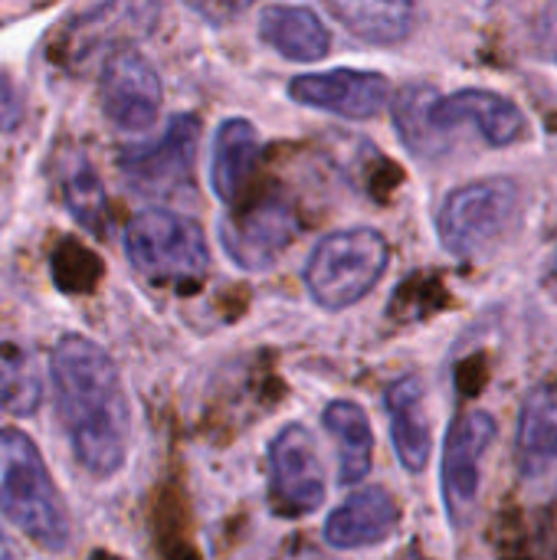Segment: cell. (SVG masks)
I'll return each instance as SVG.
<instances>
[{
  "mask_svg": "<svg viewBox=\"0 0 557 560\" xmlns=\"http://www.w3.org/2000/svg\"><path fill=\"white\" fill-rule=\"evenodd\" d=\"M56 410L76 463L95 476H115L131 446V407L108 351L85 335H66L49 358Z\"/></svg>",
  "mask_w": 557,
  "mask_h": 560,
  "instance_id": "obj_1",
  "label": "cell"
},
{
  "mask_svg": "<svg viewBox=\"0 0 557 560\" xmlns=\"http://www.w3.org/2000/svg\"><path fill=\"white\" fill-rule=\"evenodd\" d=\"M0 512L16 532L46 551H62L69 545V509L43 453L20 430H0Z\"/></svg>",
  "mask_w": 557,
  "mask_h": 560,
  "instance_id": "obj_2",
  "label": "cell"
},
{
  "mask_svg": "<svg viewBox=\"0 0 557 560\" xmlns=\"http://www.w3.org/2000/svg\"><path fill=\"white\" fill-rule=\"evenodd\" d=\"M387 236L371 226H351L318 240L305 262V289L315 305L341 312L358 305L387 272Z\"/></svg>",
  "mask_w": 557,
  "mask_h": 560,
  "instance_id": "obj_3",
  "label": "cell"
},
{
  "mask_svg": "<svg viewBox=\"0 0 557 560\" xmlns=\"http://www.w3.org/2000/svg\"><path fill=\"white\" fill-rule=\"evenodd\" d=\"M125 253L135 272L161 285H194L210 269V249L200 223L164 207L141 210L128 223Z\"/></svg>",
  "mask_w": 557,
  "mask_h": 560,
  "instance_id": "obj_4",
  "label": "cell"
},
{
  "mask_svg": "<svg viewBox=\"0 0 557 560\" xmlns=\"http://www.w3.org/2000/svg\"><path fill=\"white\" fill-rule=\"evenodd\" d=\"M522 190L512 177H483L450 190L437 210V233L450 256L476 259L515 226Z\"/></svg>",
  "mask_w": 557,
  "mask_h": 560,
  "instance_id": "obj_5",
  "label": "cell"
},
{
  "mask_svg": "<svg viewBox=\"0 0 557 560\" xmlns=\"http://www.w3.org/2000/svg\"><path fill=\"white\" fill-rule=\"evenodd\" d=\"M200 125L190 115H174L161 138L148 144L125 148L118 158V171L144 197H177L194 180V154H197Z\"/></svg>",
  "mask_w": 557,
  "mask_h": 560,
  "instance_id": "obj_6",
  "label": "cell"
},
{
  "mask_svg": "<svg viewBox=\"0 0 557 560\" xmlns=\"http://www.w3.org/2000/svg\"><path fill=\"white\" fill-rule=\"evenodd\" d=\"M427 121L440 154L453 148V135L460 128H476L489 148H509L529 128L525 112L509 95H499L492 89H460L450 95L437 92L427 108Z\"/></svg>",
  "mask_w": 557,
  "mask_h": 560,
  "instance_id": "obj_7",
  "label": "cell"
},
{
  "mask_svg": "<svg viewBox=\"0 0 557 560\" xmlns=\"http://www.w3.org/2000/svg\"><path fill=\"white\" fill-rule=\"evenodd\" d=\"M496 440V420L486 410H466L453 420L443 443V505L456 528H463L476 509L483 482V456Z\"/></svg>",
  "mask_w": 557,
  "mask_h": 560,
  "instance_id": "obj_8",
  "label": "cell"
},
{
  "mask_svg": "<svg viewBox=\"0 0 557 560\" xmlns=\"http://www.w3.org/2000/svg\"><path fill=\"white\" fill-rule=\"evenodd\" d=\"M272 502L282 515H309L325 502V466L315 436L302 423L282 427L269 450Z\"/></svg>",
  "mask_w": 557,
  "mask_h": 560,
  "instance_id": "obj_9",
  "label": "cell"
},
{
  "mask_svg": "<svg viewBox=\"0 0 557 560\" xmlns=\"http://www.w3.org/2000/svg\"><path fill=\"white\" fill-rule=\"evenodd\" d=\"M98 98L105 118L121 131H144L158 121L161 112V75L158 69L131 46L115 49L98 79Z\"/></svg>",
  "mask_w": 557,
  "mask_h": 560,
  "instance_id": "obj_10",
  "label": "cell"
},
{
  "mask_svg": "<svg viewBox=\"0 0 557 560\" xmlns=\"http://www.w3.org/2000/svg\"><path fill=\"white\" fill-rule=\"evenodd\" d=\"M295 233V210L279 197H266L246 210H233L220 223V246L236 266L259 272L286 253Z\"/></svg>",
  "mask_w": 557,
  "mask_h": 560,
  "instance_id": "obj_11",
  "label": "cell"
},
{
  "mask_svg": "<svg viewBox=\"0 0 557 560\" xmlns=\"http://www.w3.org/2000/svg\"><path fill=\"white\" fill-rule=\"evenodd\" d=\"M289 98L309 108L364 121L391 105V82L381 72H368V69L305 72L289 82Z\"/></svg>",
  "mask_w": 557,
  "mask_h": 560,
  "instance_id": "obj_12",
  "label": "cell"
},
{
  "mask_svg": "<svg viewBox=\"0 0 557 560\" xmlns=\"http://www.w3.org/2000/svg\"><path fill=\"white\" fill-rule=\"evenodd\" d=\"M515 469L538 499L557 495V387H535L519 413Z\"/></svg>",
  "mask_w": 557,
  "mask_h": 560,
  "instance_id": "obj_13",
  "label": "cell"
},
{
  "mask_svg": "<svg viewBox=\"0 0 557 560\" xmlns=\"http://www.w3.org/2000/svg\"><path fill=\"white\" fill-rule=\"evenodd\" d=\"M401 525V509L387 489L368 486L351 492L328 518H325V541L338 551H361L371 545L387 541Z\"/></svg>",
  "mask_w": 557,
  "mask_h": 560,
  "instance_id": "obj_14",
  "label": "cell"
},
{
  "mask_svg": "<svg viewBox=\"0 0 557 560\" xmlns=\"http://www.w3.org/2000/svg\"><path fill=\"white\" fill-rule=\"evenodd\" d=\"M158 20V0H105L69 30L66 49L72 56H92L98 49H121V43L144 36Z\"/></svg>",
  "mask_w": 557,
  "mask_h": 560,
  "instance_id": "obj_15",
  "label": "cell"
},
{
  "mask_svg": "<svg viewBox=\"0 0 557 560\" xmlns=\"http://www.w3.org/2000/svg\"><path fill=\"white\" fill-rule=\"evenodd\" d=\"M384 410L391 423V440L401 466L407 472H423L433 453V433L427 417V394L417 377H401L384 394Z\"/></svg>",
  "mask_w": 557,
  "mask_h": 560,
  "instance_id": "obj_16",
  "label": "cell"
},
{
  "mask_svg": "<svg viewBox=\"0 0 557 560\" xmlns=\"http://www.w3.org/2000/svg\"><path fill=\"white\" fill-rule=\"evenodd\" d=\"M259 36L279 56L295 62H315L332 49V33L322 23V16L309 7H292V3L266 7L259 16Z\"/></svg>",
  "mask_w": 557,
  "mask_h": 560,
  "instance_id": "obj_17",
  "label": "cell"
},
{
  "mask_svg": "<svg viewBox=\"0 0 557 560\" xmlns=\"http://www.w3.org/2000/svg\"><path fill=\"white\" fill-rule=\"evenodd\" d=\"M259 161V131L246 118H227L213 138L210 187L223 203H236Z\"/></svg>",
  "mask_w": 557,
  "mask_h": 560,
  "instance_id": "obj_18",
  "label": "cell"
},
{
  "mask_svg": "<svg viewBox=\"0 0 557 560\" xmlns=\"http://www.w3.org/2000/svg\"><path fill=\"white\" fill-rule=\"evenodd\" d=\"M351 36L371 46H397L417 26V0H325Z\"/></svg>",
  "mask_w": 557,
  "mask_h": 560,
  "instance_id": "obj_19",
  "label": "cell"
},
{
  "mask_svg": "<svg viewBox=\"0 0 557 560\" xmlns=\"http://www.w3.org/2000/svg\"><path fill=\"white\" fill-rule=\"evenodd\" d=\"M322 423L338 450V482L358 486L371 472L374 433L368 413L355 400H332L322 413Z\"/></svg>",
  "mask_w": 557,
  "mask_h": 560,
  "instance_id": "obj_20",
  "label": "cell"
},
{
  "mask_svg": "<svg viewBox=\"0 0 557 560\" xmlns=\"http://www.w3.org/2000/svg\"><path fill=\"white\" fill-rule=\"evenodd\" d=\"M43 404V381L20 345H0V410L30 417Z\"/></svg>",
  "mask_w": 557,
  "mask_h": 560,
  "instance_id": "obj_21",
  "label": "cell"
},
{
  "mask_svg": "<svg viewBox=\"0 0 557 560\" xmlns=\"http://www.w3.org/2000/svg\"><path fill=\"white\" fill-rule=\"evenodd\" d=\"M437 89L427 85V82H414V85H404L394 98H391V112H394V125L401 131V141L407 144V151H414L417 158H443L437 141H433V131H430V121H427V108L433 102Z\"/></svg>",
  "mask_w": 557,
  "mask_h": 560,
  "instance_id": "obj_22",
  "label": "cell"
},
{
  "mask_svg": "<svg viewBox=\"0 0 557 560\" xmlns=\"http://www.w3.org/2000/svg\"><path fill=\"white\" fill-rule=\"evenodd\" d=\"M62 194H66V203L72 210V217L89 226V230H102V213H105V190H102V180L95 177V171L82 161L76 164L66 177H62Z\"/></svg>",
  "mask_w": 557,
  "mask_h": 560,
  "instance_id": "obj_23",
  "label": "cell"
},
{
  "mask_svg": "<svg viewBox=\"0 0 557 560\" xmlns=\"http://www.w3.org/2000/svg\"><path fill=\"white\" fill-rule=\"evenodd\" d=\"M187 3L200 20H207L213 26H223V23L236 20L240 13H246L256 0H187Z\"/></svg>",
  "mask_w": 557,
  "mask_h": 560,
  "instance_id": "obj_24",
  "label": "cell"
},
{
  "mask_svg": "<svg viewBox=\"0 0 557 560\" xmlns=\"http://www.w3.org/2000/svg\"><path fill=\"white\" fill-rule=\"evenodd\" d=\"M23 121V98L7 72H0V131H13Z\"/></svg>",
  "mask_w": 557,
  "mask_h": 560,
  "instance_id": "obj_25",
  "label": "cell"
},
{
  "mask_svg": "<svg viewBox=\"0 0 557 560\" xmlns=\"http://www.w3.org/2000/svg\"><path fill=\"white\" fill-rule=\"evenodd\" d=\"M545 36H557V3H552L548 13L542 16V39Z\"/></svg>",
  "mask_w": 557,
  "mask_h": 560,
  "instance_id": "obj_26",
  "label": "cell"
},
{
  "mask_svg": "<svg viewBox=\"0 0 557 560\" xmlns=\"http://www.w3.org/2000/svg\"><path fill=\"white\" fill-rule=\"evenodd\" d=\"M0 560H13V551H10V545H7V538H3V532H0Z\"/></svg>",
  "mask_w": 557,
  "mask_h": 560,
  "instance_id": "obj_27",
  "label": "cell"
},
{
  "mask_svg": "<svg viewBox=\"0 0 557 560\" xmlns=\"http://www.w3.org/2000/svg\"><path fill=\"white\" fill-rule=\"evenodd\" d=\"M555 269H557V256H555Z\"/></svg>",
  "mask_w": 557,
  "mask_h": 560,
  "instance_id": "obj_28",
  "label": "cell"
}]
</instances>
